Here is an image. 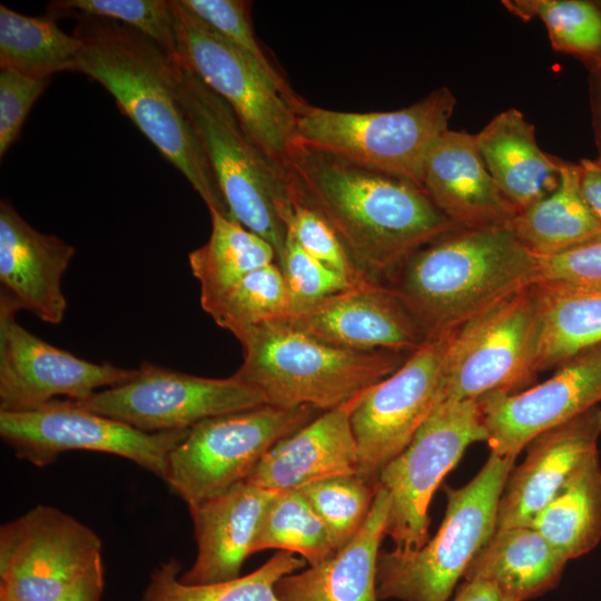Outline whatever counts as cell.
Here are the masks:
<instances>
[{"instance_id":"40","label":"cell","mask_w":601,"mask_h":601,"mask_svg":"<svg viewBox=\"0 0 601 601\" xmlns=\"http://www.w3.org/2000/svg\"><path fill=\"white\" fill-rule=\"evenodd\" d=\"M285 226L287 233L305 252L352 284L370 279L354 265L329 225L312 208L295 201L285 218Z\"/></svg>"},{"instance_id":"36","label":"cell","mask_w":601,"mask_h":601,"mask_svg":"<svg viewBox=\"0 0 601 601\" xmlns=\"http://www.w3.org/2000/svg\"><path fill=\"white\" fill-rule=\"evenodd\" d=\"M378 485L358 474L337 475L311 483L299 491L328 531L336 551L359 531Z\"/></svg>"},{"instance_id":"13","label":"cell","mask_w":601,"mask_h":601,"mask_svg":"<svg viewBox=\"0 0 601 601\" xmlns=\"http://www.w3.org/2000/svg\"><path fill=\"white\" fill-rule=\"evenodd\" d=\"M454 332L426 339L394 373L356 396L351 425L357 474L367 482L378 485L383 469L444 401V363Z\"/></svg>"},{"instance_id":"30","label":"cell","mask_w":601,"mask_h":601,"mask_svg":"<svg viewBox=\"0 0 601 601\" xmlns=\"http://www.w3.org/2000/svg\"><path fill=\"white\" fill-rule=\"evenodd\" d=\"M81 42L56 18L30 17L0 4V68L37 79L75 71Z\"/></svg>"},{"instance_id":"19","label":"cell","mask_w":601,"mask_h":601,"mask_svg":"<svg viewBox=\"0 0 601 601\" xmlns=\"http://www.w3.org/2000/svg\"><path fill=\"white\" fill-rule=\"evenodd\" d=\"M600 436L601 407L595 405L531 440L524 461L506 479L495 531L530 525L578 466L598 452Z\"/></svg>"},{"instance_id":"33","label":"cell","mask_w":601,"mask_h":601,"mask_svg":"<svg viewBox=\"0 0 601 601\" xmlns=\"http://www.w3.org/2000/svg\"><path fill=\"white\" fill-rule=\"evenodd\" d=\"M200 304L219 327L233 335L265 323L285 322L290 313L288 292L277 263L248 273Z\"/></svg>"},{"instance_id":"22","label":"cell","mask_w":601,"mask_h":601,"mask_svg":"<svg viewBox=\"0 0 601 601\" xmlns=\"http://www.w3.org/2000/svg\"><path fill=\"white\" fill-rule=\"evenodd\" d=\"M276 493L244 481L223 494L188 505L197 555L180 580L208 584L239 578Z\"/></svg>"},{"instance_id":"34","label":"cell","mask_w":601,"mask_h":601,"mask_svg":"<svg viewBox=\"0 0 601 601\" xmlns=\"http://www.w3.org/2000/svg\"><path fill=\"white\" fill-rule=\"evenodd\" d=\"M503 6L523 20L538 17L555 51L573 56L588 69H601V0H508Z\"/></svg>"},{"instance_id":"35","label":"cell","mask_w":601,"mask_h":601,"mask_svg":"<svg viewBox=\"0 0 601 601\" xmlns=\"http://www.w3.org/2000/svg\"><path fill=\"white\" fill-rule=\"evenodd\" d=\"M269 549L300 554L308 565L336 552L327 529L299 490L277 492L269 503L253 553Z\"/></svg>"},{"instance_id":"4","label":"cell","mask_w":601,"mask_h":601,"mask_svg":"<svg viewBox=\"0 0 601 601\" xmlns=\"http://www.w3.org/2000/svg\"><path fill=\"white\" fill-rule=\"evenodd\" d=\"M243 347L236 377L258 390L267 405L329 411L394 373L411 354L353 351L319 341L286 322L234 335Z\"/></svg>"},{"instance_id":"18","label":"cell","mask_w":601,"mask_h":601,"mask_svg":"<svg viewBox=\"0 0 601 601\" xmlns=\"http://www.w3.org/2000/svg\"><path fill=\"white\" fill-rule=\"evenodd\" d=\"M285 322L327 344L353 351L410 354L427 339L396 295L373 279L304 306Z\"/></svg>"},{"instance_id":"15","label":"cell","mask_w":601,"mask_h":601,"mask_svg":"<svg viewBox=\"0 0 601 601\" xmlns=\"http://www.w3.org/2000/svg\"><path fill=\"white\" fill-rule=\"evenodd\" d=\"M76 403L146 433L187 430L209 417L267 405L258 390L234 374L203 377L149 362L129 381Z\"/></svg>"},{"instance_id":"38","label":"cell","mask_w":601,"mask_h":601,"mask_svg":"<svg viewBox=\"0 0 601 601\" xmlns=\"http://www.w3.org/2000/svg\"><path fill=\"white\" fill-rule=\"evenodd\" d=\"M181 2L242 52L287 98L295 99L298 96L259 46L253 29L249 2L243 0H181Z\"/></svg>"},{"instance_id":"27","label":"cell","mask_w":601,"mask_h":601,"mask_svg":"<svg viewBox=\"0 0 601 601\" xmlns=\"http://www.w3.org/2000/svg\"><path fill=\"white\" fill-rule=\"evenodd\" d=\"M510 227L536 257L553 256L601 238V224L581 191L578 164L564 161L558 187L519 211Z\"/></svg>"},{"instance_id":"20","label":"cell","mask_w":601,"mask_h":601,"mask_svg":"<svg viewBox=\"0 0 601 601\" xmlns=\"http://www.w3.org/2000/svg\"><path fill=\"white\" fill-rule=\"evenodd\" d=\"M76 249L55 235L38 231L13 208L0 203V297L49 324L67 311L62 277Z\"/></svg>"},{"instance_id":"26","label":"cell","mask_w":601,"mask_h":601,"mask_svg":"<svg viewBox=\"0 0 601 601\" xmlns=\"http://www.w3.org/2000/svg\"><path fill=\"white\" fill-rule=\"evenodd\" d=\"M566 562L535 529L514 526L495 531L463 578L489 582L505 601H528L553 589Z\"/></svg>"},{"instance_id":"23","label":"cell","mask_w":601,"mask_h":601,"mask_svg":"<svg viewBox=\"0 0 601 601\" xmlns=\"http://www.w3.org/2000/svg\"><path fill=\"white\" fill-rule=\"evenodd\" d=\"M356 396L274 444L246 482L280 492L332 476L357 474L358 450L351 425Z\"/></svg>"},{"instance_id":"37","label":"cell","mask_w":601,"mask_h":601,"mask_svg":"<svg viewBox=\"0 0 601 601\" xmlns=\"http://www.w3.org/2000/svg\"><path fill=\"white\" fill-rule=\"evenodd\" d=\"M48 14L91 16L124 23L145 35L167 53L176 55V19L170 0H59Z\"/></svg>"},{"instance_id":"46","label":"cell","mask_w":601,"mask_h":601,"mask_svg":"<svg viewBox=\"0 0 601 601\" xmlns=\"http://www.w3.org/2000/svg\"><path fill=\"white\" fill-rule=\"evenodd\" d=\"M453 601H505V599L489 582L481 580H465L457 589Z\"/></svg>"},{"instance_id":"11","label":"cell","mask_w":601,"mask_h":601,"mask_svg":"<svg viewBox=\"0 0 601 601\" xmlns=\"http://www.w3.org/2000/svg\"><path fill=\"white\" fill-rule=\"evenodd\" d=\"M541 314L532 285L456 329L443 371L444 400L516 393L532 382Z\"/></svg>"},{"instance_id":"14","label":"cell","mask_w":601,"mask_h":601,"mask_svg":"<svg viewBox=\"0 0 601 601\" xmlns=\"http://www.w3.org/2000/svg\"><path fill=\"white\" fill-rule=\"evenodd\" d=\"M97 533L63 511L37 505L1 525L0 601H57L102 562Z\"/></svg>"},{"instance_id":"29","label":"cell","mask_w":601,"mask_h":601,"mask_svg":"<svg viewBox=\"0 0 601 601\" xmlns=\"http://www.w3.org/2000/svg\"><path fill=\"white\" fill-rule=\"evenodd\" d=\"M541 314L536 372L601 343V288L534 284Z\"/></svg>"},{"instance_id":"41","label":"cell","mask_w":601,"mask_h":601,"mask_svg":"<svg viewBox=\"0 0 601 601\" xmlns=\"http://www.w3.org/2000/svg\"><path fill=\"white\" fill-rule=\"evenodd\" d=\"M536 260V284L601 288V238Z\"/></svg>"},{"instance_id":"24","label":"cell","mask_w":601,"mask_h":601,"mask_svg":"<svg viewBox=\"0 0 601 601\" xmlns=\"http://www.w3.org/2000/svg\"><path fill=\"white\" fill-rule=\"evenodd\" d=\"M390 506L378 485L368 515L356 535L331 558L275 585L279 601H378L376 592L380 545Z\"/></svg>"},{"instance_id":"45","label":"cell","mask_w":601,"mask_h":601,"mask_svg":"<svg viewBox=\"0 0 601 601\" xmlns=\"http://www.w3.org/2000/svg\"><path fill=\"white\" fill-rule=\"evenodd\" d=\"M588 82L594 142L601 159V69L589 71Z\"/></svg>"},{"instance_id":"5","label":"cell","mask_w":601,"mask_h":601,"mask_svg":"<svg viewBox=\"0 0 601 601\" xmlns=\"http://www.w3.org/2000/svg\"><path fill=\"white\" fill-rule=\"evenodd\" d=\"M178 95L231 216L268 242L279 264L284 220L297 201L292 173L272 161L244 132L229 105L181 63Z\"/></svg>"},{"instance_id":"25","label":"cell","mask_w":601,"mask_h":601,"mask_svg":"<svg viewBox=\"0 0 601 601\" xmlns=\"http://www.w3.org/2000/svg\"><path fill=\"white\" fill-rule=\"evenodd\" d=\"M475 138L489 174L516 213L558 187L564 160L539 147L534 126L520 110L501 111Z\"/></svg>"},{"instance_id":"6","label":"cell","mask_w":601,"mask_h":601,"mask_svg":"<svg viewBox=\"0 0 601 601\" xmlns=\"http://www.w3.org/2000/svg\"><path fill=\"white\" fill-rule=\"evenodd\" d=\"M515 459L491 452L467 484L446 485L444 519L422 548L380 552L378 600H449L472 559L495 532L499 502Z\"/></svg>"},{"instance_id":"2","label":"cell","mask_w":601,"mask_h":601,"mask_svg":"<svg viewBox=\"0 0 601 601\" xmlns=\"http://www.w3.org/2000/svg\"><path fill=\"white\" fill-rule=\"evenodd\" d=\"M75 17L72 33L81 42L75 71L110 92L121 112L186 177L209 213L234 218L180 102L177 59L124 23Z\"/></svg>"},{"instance_id":"9","label":"cell","mask_w":601,"mask_h":601,"mask_svg":"<svg viewBox=\"0 0 601 601\" xmlns=\"http://www.w3.org/2000/svg\"><path fill=\"white\" fill-rule=\"evenodd\" d=\"M318 412L311 406L263 405L206 418L171 451L165 482L188 505L223 494L246 481L274 444Z\"/></svg>"},{"instance_id":"17","label":"cell","mask_w":601,"mask_h":601,"mask_svg":"<svg viewBox=\"0 0 601 601\" xmlns=\"http://www.w3.org/2000/svg\"><path fill=\"white\" fill-rule=\"evenodd\" d=\"M477 401L491 452L516 457L539 434L599 405L601 343L577 353L538 385L490 393Z\"/></svg>"},{"instance_id":"39","label":"cell","mask_w":601,"mask_h":601,"mask_svg":"<svg viewBox=\"0 0 601 601\" xmlns=\"http://www.w3.org/2000/svg\"><path fill=\"white\" fill-rule=\"evenodd\" d=\"M290 302L289 315L355 285L305 252L287 233L279 262Z\"/></svg>"},{"instance_id":"21","label":"cell","mask_w":601,"mask_h":601,"mask_svg":"<svg viewBox=\"0 0 601 601\" xmlns=\"http://www.w3.org/2000/svg\"><path fill=\"white\" fill-rule=\"evenodd\" d=\"M422 188L460 228L508 225L518 214L504 199L480 155L475 135L447 129L428 151Z\"/></svg>"},{"instance_id":"7","label":"cell","mask_w":601,"mask_h":601,"mask_svg":"<svg viewBox=\"0 0 601 601\" xmlns=\"http://www.w3.org/2000/svg\"><path fill=\"white\" fill-rule=\"evenodd\" d=\"M456 99L441 87L393 111L348 112L294 102L299 147L393 176L422 188L426 156L449 129Z\"/></svg>"},{"instance_id":"12","label":"cell","mask_w":601,"mask_h":601,"mask_svg":"<svg viewBox=\"0 0 601 601\" xmlns=\"http://www.w3.org/2000/svg\"><path fill=\"white\" fill-rule=\"evenodd\" d=\"M189 430L146 433L71 400L0 412L1 439L18 459L36 466L52 464L68 451H93L127 459L164 481L169 455Z\"/></svg>"},{"instance_id":"10","label":"cell","mask_w":601,"mask_h":601,"mask_svg":"<svg viewBox=\"0 0 601 601\" xmlns=\"http://www.w3.org/2000/svg\"><path fill=\"white\" fill-rule=\"evenodd\" d=\"M486 440L477 400H444L405 450L383 469L378 485L390 499L385 535L394 549L410 552L426 543L434 492L466 447Z\"/></svg>"},{"instance_id":"16","label":"cell","mask_w":601,"mask_h":601,"mask_svg":"<svg viewBox=\"0 0 601 601\" xmlns=\"http://www.w3.org/2000/svg\"><path fill=\"white\" fill-rule=\"evenodd\" d=\"M17 312L0 297V412L36 410L56 396L83 401L135 376L137 368L86 361L45 342L19 324Z\"/></svg>"},{"instance_id":"1","label":"cell","mask_w":601,"mask_h":601,"mask_svg":"<svg viewBox=\"0 0 601 601\" xmlns=\"http://www.w3.org/2000/svg\"><path fill=\"white\" fill-rule=\"evenodd\" d=\"M288 169L298 201L329 225L370 279L384 283L413 253L460 229L403 179L304 147Z\"/></svg>"},{"instance_id":"44","label":"cell","mask_w":601,"mask_h":601,"mask_svg":"<svg viewBox=\"0 0 601 601\" xmlns=\"http://www.w3.org/2000/svg\"><path fill=\"white\" fill-rule=\"evenodd\" d=\"M104 584V563L100 562L57 601H100Z\"/></svg>"},{"instance_id":"42","label":"cell","mask_w":601,"mask_h":601,"mask_svg":"<svg viewBox=\"0 0 601 601\" xmlns=\"http://www.w3.org/2000/svg\"><path fill=\"white\" fill-rule=\"evenodd\" d=\"M49 79H37L13 70L0 71V156L19 138L23 122Z\"/></svg>"},{"instance_id":"43","label":"cell","mask_w":601,"mask_h":601,"mask_svg":"<svg viewBox=\"0 0 601 601\" xmlns=\"http://www.w3.org/2000/svg\"><path fill=\"white\" fill-rule=\"evenodd\" d=\"M578 167L582 195L601 224V159H582Z\"/></svg>"},{"instance_id":"32","label":"cell","mask_w":601,"mask_h":601,"mask_svg":"<svg viewBox=\"0 0 601 601\" xmlns=\"http://www.w3.org/2000/svg\"><path fill=\"white\" fill-rule=\"evenodd\" d=\"M292 552L278 551L252 573L228 581L186 584L176 559L161 563L150 575L141 601H279L276 583L305 566Z\"/></svg>"},{"instance_id":"8","label":"cell","mask_w":601,"mask_h":601,"mask_svg":"<svg viewBox=\"0 0 601 601\" xmlns=\"http://www.w3.org/2000/svg\"><path fill=\"white\" fill-rule=\"evenodd\" d=\"M175 58L223 98L247 137L275 164L288 169L299 150L295 99L280 92L242 52L174 0Z\"/></svg>"},{"instance_id":"3","label":"cell","mask_w":601,"mask_h":601,"mask_svg":"<svg viewBox=\"0 0 601 601\" xmlns=\"http://www.w3.org/2000/svg\"><path fill=\"white\" fill-rule=\"evenodd\" d=\"M536 278V256L508 224L451 231L408 256L384 284L428 339L459 329Z\"/></svg>"},{"instance_id":"31","label":"cell","mask_w":601,"mask_h":601,"mask_svg":"<svg viewBox=\"0 0 601 601\" xmlns=\"http://www.w3.org/2000/svg\"><path fill=\"white\" fill-rule=\"evenodd\" d=\"M208 242L193 250L189 266L200 285V300L208 299L248 273L277 263L273 246L234 218L210 211Z\"/></svg>"},{"instance_id":"28","label":"cell","mask_w":601,"mask_h":601,"mask_svg":"<svg viewBox=\"0 0 601 601\" xmlns=\"http://www.w3.org/2000/svg\"><path fill=\"white\" fill-rule=\"evenodd\" d=\"M535 529L568 561L601 541V464L599 452L584 460L538 512Z\"/></svg>"}]
</instances>
